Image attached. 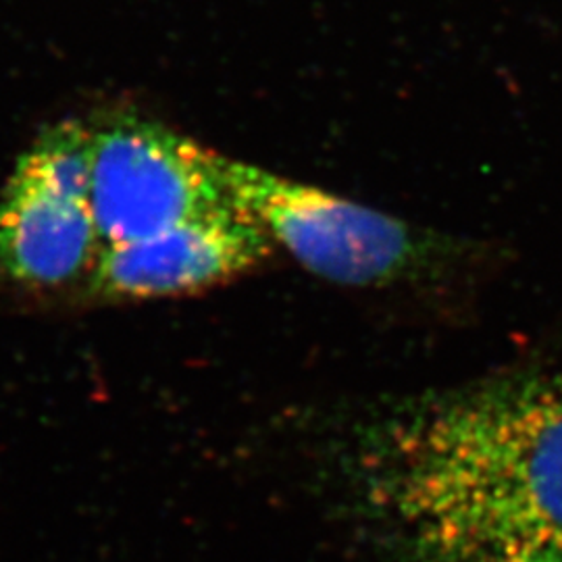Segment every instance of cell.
<instances>
[{"label": "cell", "instance_id": "5", "mask_svg": "<svg viewBox=\"0 0 562 562\" xmlns=\"http://www.w3.org/2000/svg\"><path fill=\"white\" fill-rule=\"evenodd\" d=\"M273 241L236 206L161 234L102 248L88 288L104 301L181 299L234 281L271 255Z\"/></svg>", "mask_w": 562, "mask_h": 562}, {"label": "cell", "instance_id": "1", "mask_svg": "<svg viewBox=\"0 0 562 562\" xmlns=\"http://www.w3.org/2000/svg\"><path fill=\"white\" fill-rule=\"evenodd\" d=\"M357 483L411 562H562V378L394 406L361 434Z\"/></svg>", "mask_w": 562, "mask_h": 562}, {"label": "cell", "instance_id": "4", "mask_svg": "<svg viewBox=\"0 0 562 562\" xmlns=\"http://www.w3.org/2000/svg\"><path fill=\"white\" fill-rule=\"evenodd\" d=\"M90 125L63 121L21 155L0 199V271L59 288L88 280L101 244L90 209Z\"/></svg>", "mask_w": 562, "mask_h": 562}, {"label": "cell", "instance_id": "2", "mask_svg": "<svg viewBox=\"0 0 562 562\" xmlns=\"http://www.w3.org/2000/svg\"><path fill=\"white\" fill-rule=\"evenodd\" d=\"M229 202L308 273L338 285L380 288L415 278L442 241L394 215L322 188L222 159Z\"/></svg>", "mask_w": 562, "mask_h": 562}, {"label": "cell", "instance_id": "3", "mask_svg": "<svg viewBox=\"0 0 562 562\" xmlns=\"http://www.w3.org/2000/svg\"><path fill=\"white\" fill-rule=\"evenodd\" d=\"M222 159L159 121L123 115L90 125V209L101 250L234 206Z\"/></svg>", "mask_w": 562, "mask_h": 562}]
</instances>
